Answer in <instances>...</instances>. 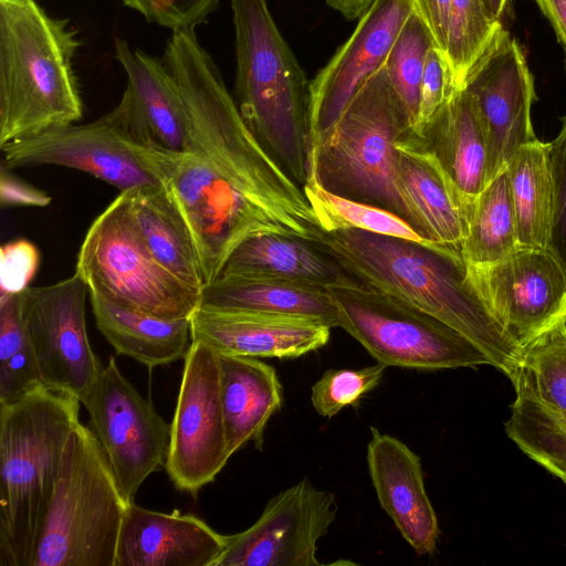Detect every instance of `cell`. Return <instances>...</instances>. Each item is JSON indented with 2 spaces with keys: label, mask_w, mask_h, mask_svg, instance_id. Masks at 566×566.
<instances>
[{
  "label": "cell",
  "mask_w": 566,
  "mask_h": 566,
  "mask_svg": "<svg viewBox=\"0 0 566 566\" xmlns=\"http://www.w3.org/2000/svg\"><path fill=\"white\" fill-rule=\"evenodd\" d=\"M163 61L182 96L186 145H155L147 160L187 221L206 283L251 237L316 242L321 227L303 188L250 130L195 29L174 30Z\"/></svg>",
  "instance_id": "1"
},
{
  "label": "cell",
  "mask_w": 566,
  "mask_h": 566,
  "mask_svg": "<svg viewBox=\"0 0 566 566\" xmlns=\"http://www.w3.org/2000/svg\"><path fill=\"white\" fill-rule=\"evenodd\" d=\"M357 281L394 295L474 342L510 379L522 348L494 319L461 253L358 229L324 231L315 242Z\"/></svg>",
  "instance_id": "2"
},
{
  "label": "cell",
  "mask_w": 566,
  "mask_h": 566,
  "mask_svg": "<svg viewBox=\"0 0 566 566\" xmlns=\"http://www.w3.org/2000/svg\"><path fill=\"white\" fill-rule=\"evenodd\" d=\"M80 402L43 386L0 405V566H33Z\"/></svg>",
  "instance_id": "3"
},
{
  "label": "cell",
  "mask_w": 566,
  "mask_h": 566,
  "mask_svg": "<svg viewBox=\"0 0 566 566\" xmlns=\"http://www.w3.org/2000/svg\"><path fill=\"white\" fill-rule=\"evenodd\" d=\"M78 46L67 19L35 0H0V146L82 118Z\"/></svg>",
  "instance_id": "4"
},
{
  "label": "cell",
  "mask_w": 566,
  "mask_h": 566,
  "mask_svg": "<svg viewBox=\"0 0 566 566\" xmlns=\"http://www.w3.org/2000/svg\"><path fill=\"white\" fill-rule=\"evenodd\" d=\"M235 31V103L268 153L302 188L307 181L311 82L265 0H230Z\"/></svg>",
  "instance_id": "5"
},
{
  "label": "cell",
  "mask_w": 566,
  "mask_h": 566,
  "mask_svg": "<svg viewBox=\"0 0 566 566\" xmlns=\"http://www.w3.org/2000/svg\"><path fill=\"white\" fill-rule=\"evenodd\" d=\"M412 127L382 66L354 95L333 127L310 147L307 181L388 210L417 231L396 176V144Z\"/></svg>",
  "instance_id": "6"
},
{
  "label": "cell",
  "mask_w": 566,
  "mask_h": 566,
  "mask_svg": "<svg viewBox=\"0 0 566 566\" xmlns=\"http://www.w3.org/2000/svg\"><path fill=\"white\" fill-rule=\"evenodd\" d=\"M128 504L93 430L77 422L63 453L33 566H114Z\"/></svg>",
  "instance_id": "7"
},
{
  "label": "cell",
  "mask_w": 566,
  "mask_h": 566,
  "mask_svg": "<svg viewBox=\"0 0 566 566\" xmlns=\"http://www.w3.org/2000/svg\"><path fill=\"white\" fill-rule=\"evenodd\" d=\"M326 291L338 327L386 367L437 370L492 365L461 332L394 295L356 279Z\"/></svg>",
  "instance_id": "8"
},
{
  "label": "cell",
  "mask_w": 566,
  "mask_h": 566,
  "mask_svg": "<svg viewBox=\"0 0 566 566\" xmlns=\"http://www.w3.org/2000/svg\"><path fill=\"white\" fill-rule=\"evenodd\" d=\"M74 273L88 290L160 318H190L200 302V290L170 273L145 244L132 219L126 190L91 223Z\"/></svg>",
  "instance_id": "9"
},
{
  "label": "cell",
  "mask_w": 566,
  "mask_h": 566,
  "mask_svg": "<svg viewBox=\"0 0 566 566\" xmlns=\"http://www.w3.org/2000/svg\"><path fill=\"white\" fill-rule=\"evenodd\" d=\"M158 144L128 90L99 118L70 124L0 146L8 168L60 166L88 174L119 192L161 185L146 154Z\"/></svg>",
  "instance_id": "10"
},
{
  "label": "cell",
  "mask_w": 566,
  "mask_h": 566,
  "mask_svg": "<svg viewBox=\"0 0 566 566\" xmlns=\"http://www.w3.org/2000/svg\"><path fill=\"white\" fill-rule=\"evenodd\" d=\"M81 403L128 503L151 473L166 465L170 426L109 357Z\"/></svg>",
  "instance_id": "11"
},
{
  "label": "cell",
  "mask_w": 566,
  "mask_h": 566,
  "mask_svg": "<svg viewBox=\"0 0 566 566\" xmlns=\"http://www.w3.org/2000/svg\"><path fill=\"white\" fill-rule=\"evenodd\" d=\"M230 457L218 354L192 340L185 357L165 468L178 490L196 495L216 479Z\"/></svg>",
  "instance_id": "12"
},
{
  "label": "cell",
  "mask_w": 566,
  "mask_h": 566,
  "mask_svg": "<svg viewBox=\"0 0 566 566\" xmlns=\"http://www.w3.org/2000/svg\"><path fill=\"white\" fill-rule=\"evenodd\" d=\"M88 289L77 275L19 293L20 314L43 385L84 398L102 370L85 323Z\"/></svg>",
  "instance_id": "13"
},
{
  "label": "cell",
  "mask_w": 566,
  "mask_h": 566,
  "mask_svg": "<svg viewBox=\"0 0 566 566\" xmlns=\"http://www.w3.org/2000/svg\"><path fill=\"white\" fill-rule=\"evenodd\" d=\"M462 90L473 99L484 129L490 182L536 139L531 117L534 78L522 48L503 25L471 67Z\"/></svg>",
  "instance_id": "14"
},
{
  "label": "cell",
  "mask_w": 566,
  "mask_h": 566,
  "mask_svg": "<svg viewBox=\"0 0 566 566\" xmlns=\"http://www.w3.org/2000/svg\"><path fill=\"white\" fill-rule=\"evenodd\" d=\"M469 269L488 310L522 349L566 318V275L547 250L518 247Z\"/></svg>",
  "instance_id": "15"
},
{
  "label": "cell",
  "mask_w": 566,
  "mask_h": 566,
  "mask_svg": "<svg viewBox=\"0 0 566 566\" xmlns=\"http://www.w3.org/2000/svg\"><path fill=\"white\" fill-rule=\"evenodd\" d=\"M336 513L335 495L303 478L271 497L248 530L228 536L212 566H321L317 542Z\"/></svg>",
  "instance_id": "16"
},
{
  "label": "cell",
  "mask_w": 566,
  "mask_h": 566,
  "mask_svg": "<svg viewBox=\"0 0 566 566\" xmlns=\"http://www.w3.org/2000/svg\"><path fill=\"white\" fill-rule=\"evenodd\" d=\"M412 0H374L349 39L311 82L310 147L336 123L360 87L384 66Z\"/></svg>",
  "instance_id": "17"
},
{
  "label": "cell",
  "mask_w": 566,
  "mask_h": 566,
  "mask_svg": "<svg viewBox=\"0 0 566 566\" xmlns=\"http://www.w3.org/2000/svg\"><path fill=\"white\" fill-rule=\"evenodd\" d=\"M190 323L192 340L218 354L253 358L301 357L325 346L332 329L307 316L202 307Z\"/></svg>",
  "instance_id": "18"
},
{
  "label": "cell",
  "mask_w": 566,
  "mask_h": 566,
  "mask_svg": "<svg viewBox=\"0 0 566 566\" xmlns=\"http://www.w3.org/2000/svg\"><path fill=\"white\" fill-rule=\"evenodd\" d=\"M369 475L382 510L418 555L436 551L440 528L424 489L421 460L394 436L370 428Z\"/></svg>",
  "instance_id": "19"
},
{
  "label": "cell",
  "mask_w": 566,
  "mask_h": 566,
  "mask_svg": "<svg viewBox=\"0 0 566 566\" xmlns=\"http://www.w3.org/2000/svg\"><path fill=\"white\" fill-rule=\"evenodd\" d=\"M228 543L192 514L163 513L129 503L114 566H212Z\"/></svg>",
  "instance_id": "20"
},
{
  "label": "cell",
  "mask_w": 566,
  "mask_h": 566,
  "mask_svg": "<svg viewBox=\"0 0 566 566\" xmlns=\"http://www.w3.org/2000/svg\"><path fill=\"white\" fill-rule=\"evenodd\" d=\"M396 147L397 185L418 233L463 255L465 203L412 130Z\"/></svg>",
  "instance_id": "21"
},
{
  "label": "cell",
  "mask_w": 566,
  "mask_h": 566,
  "mask_svg": "<svg viewBox=\"0 0 566 566\" xmlns=\"http://www.w3.org/2000/svg\"><path fill=\"white\" fill-rule=\"evenodd\" d=\"M415 134L468 207L488 184L485 134L471 96L458 92Z\"/></svg>",
  "instance_id": "22"
},
{
  "label": "cell",
  "mask_w": 566,
  "mask_h": 566,
  "mask_svg": "<svg viewBox=\"0 0 566 566\" xmlns=\"http://www.w3.org/2000/svg\"><path fill=\"white\" fill-rule=\"evenodd\" d=\"M218 363L229 452L232 455L250 441L261 450L265 426L283 401L276 370L245 356L218 354Z\"/></svg>",
  "instance_id": "23"
},
{
  "label": "cell",
  "mask_w": 566,
  "mask_h": 566,
  "mask_svg": "<svg viewBox=\"0 0 566 566\" xmlns=\"http://www.w3.org/2000/svg\"><path fill=\"white\" fill-rule=\"evenodd\" d=\"M198 307L307 316L338 327L326 289L268 276L220 274L203 285Z\"/></svg>",
  "instance_id": "24"
},
{
  "label": "cell",
  "mask_w": 566,
  "mask_h": 566,
  "mask_svg": "<svg viewBox=\"0 0 566 566\" xmlns=\"http://www.w3.org/2000/svg\"><path fill=\"white\" fill-rule=\"evenodd\" d=\"M226 273L268 276L324 289L354 279L315 242L280 233L259 234L243 241L226 261L220 274Z\"/></svg>",
  "instance_id": "25"
},
{
  "label": "cell",
  "mask_w": 566,
  "mask_h": 566,
  "mask_svg": "<svg viewBox=\"0 0 566 566\" xmlns=\"http://www.w3.org/2000/svg\"><path fill=\"white\" fill-rule=\"evenodd\" d=\"M99 332L117 354L148 368L185 359L192 344L190 318L166 319L116 304L88 290Z\"/></svg>",
  "instance_id": "26"
},
{
  "label": "cell",
  "mask_w": 566,
  "mask_h": 566,
  "mask_svg": "<svg viewBox=\"0 0 566 566\" xmlns=\"http://www.w3.org/2000/svg\"><path fill=\"white\" fill-rule=\"evenodd\" d=\"M126 191L132 219L155 259L179 280L201 291L206 281L196 242L166 187L147 185Z\"/></svg>",
  "instance_id": "27"
},
{
  "label": "cell",
  "mask_w": 566,
  "mask_h": 566,
  "mask_svg": "<svg viewBox=\"0 0 566 566\" xmlns=\"http://www.w3.org/2000/svg\"><path fill=\"white\" fill-rule=\"evenodd\" d=\"M115 57L127 75V87L157 143L179 151L186 145V117L178 84L164 61L132 50L115 39Z\"/></svg>",
  "instance_id": "28"
},
{
  "label": "cell",
  "mask_w": 566,
  "mask_h": 566,
  "mask_svg": "<svg viewBox=\"0 0 566 566\" xmlns=\"http://www.w3.org/2000/svg\"><path fill=\"white\" fill-rule=\"evenodd\" d=\"M517 223L507 168L486 184L465 212L462 253L469 265H484L513 253Z\"/></svg>",
  "instance_id": "29"
},
{
  "label": "cell",
  "mask_w": 566,
  "mask_h": 566,
  "mask_svg": "<svg viewBox=\"0 0 566 566\" xmlns=\"http://www.w3.org/2000/svg\"><path fill=\"white\" fill-rule=\"evenodd\" d=\"M518 244L547 250L553 210V181L547 143L524 145L507 166Z\"/></svg>",
  "instance_id": "30"
},
{
  "label": "cell",
  "mask_w": 566,
  "mask_h": 566,
  "mask_svg": "<svg viewBox=\"0 0 566 566\" xmlns=\"http://www.w3.org/2000/svg\"><path fill=\"white\" fill-rule=\"evenodd\" d=\"M511 381L517 398L539 401L566 415V318L522 349Z\"/></svg>",
  "instance_id": "31"
},
{
  "label": "cell",
  "mask_w": 566,
  "mask_h": 566,
  "mask_svg": "<svg viewBox=\"0 0 566 566\" xmlns=\"http://www.w3.org/2000/svg\"><path fill=\"white\" fill-rule=\"evenodd\" d=\"M504 429L531 460L566 480V415L539 401L516 397Z\"/></svg>",
  "instance_id": "32"
},
{
  "label": "cell",
  "mask_w": 566,
  "mask_h": 566,
  "mask_svg": "<svg viewBox=\"0 0 566 566\" xmlns=\"http://www.w3.org/2000/svg\"><path fill=\"white\" fill-rule=\"evenodd\" d=\"M18 295H0V405L14 403L44 386Z\"/></svg>",
  "instance_id": "33"
},
{
  "label": "cell",
  "mask_w": 566,
  "mask_h": 566,
  "mask_svg": "<svg viewBox=\"0 0 566 566\" xmlns=\"http://www.w3.org/2000/svg\"><path fill=\"white\" fill-rule=\"evenodd\" d=\"M303 190L324 231L358 229L446 248L426 240L408 222L388 210L334 195L313 181H307Z\"/></svg>",
  "instance_id": "34"
},
{
  "label": "cell",
  "mask_w": 566,
  "mask_h": 566,
  "mask_svg": "<svg viewBox=\"0 0 566 566\" xmlns=\"http://www.w3.org/2000/svg\"><path fill=\"white\" fill-rule=\"evenodd\" d=\"M432 46H437L432 34L413 10L399 31L384 64L413 127L418 118L426 59Z\"/></svg>",
  "instance_id": "35"
},
{
  "label": "cell",
  "mask_w": 566,
  "mask_h": 566,
  "mask_svg": "<svg viewBox=\"0 0 566 566\" xmlns=\"http://www.w3.org/2000/svg\"><path fill=\"white\" fill-rule=\"evenodd\" d=\"M502 25L491 20L482 0H451L446 56L458 92Z\"/></svg>",
  "instance_id": "36"
},
{
  "label": "cell",
  "mask_w": 566,
  "mask_h": 566,
  "mask_svg": "<svg viewBox=\"0 0 566 566\" xmlns=\"http://www.w3.org/2000/svg\"><path fill=\"white\" fill-rule=\"evenodd\" d=\"M387 367L376 365L361 369H328L312 386L311 402L315 411L332 418L347 406L356 405L381 380Z\"/></svg>",
  "instance_id": "37"
},
{
  "label": "cell",
  "mask_w": 566,
  "mask_h": 566,
  "mask_svg": "<svg viewBox=\"0 0 566 566\" xmlns=\"http://www.w3.org/2000/svg\"><path fill=\"white\" fill-rule=\"evenodd\" d=\"M553 181V210L547 251L566 275V115L558 135L547 143Z\"/></svg>",
  "instance_id": "38"
},
{
  "label": "cell",
  "mask_w": 566,
  "mask_h": 566,
  "mask_svg": "<svg viewBox=\"0 0 566 566\" xmlns=\"http://www.w3.org/2000/svg\"><path fill=\"white\" fill-rule=\"evenodd\" d=\"M125 6L139 12L148 22L172 31L195 29L206 23L220 0H122Z\"/></svg>",
  "instance_id": "39"
},
{
  "label": "cell",
  "mask_w": 566,
  "mask_h": 566,
  "mask_svg": "<svg viewBox=\"0 0 566 566\" xmlns=\"http://www.w3.org/2000/svg\"><path fill=\"white\" fill-rule=\"evenodd\" d=\"M457 93L447 56L432 46L426 59L418 118L412 132L418 133Z\"/></svg>",
  "instance_id": "40"
},
{
  "label": "cell",
  "mask_w": 566,
  "mask_h": 566,
  "mask_svg": "<svg viewBox=\"0 0 566 566\" xmlns=\"http://www.w3.org/2000/svg\"><path fill=\"white\" fill-rule=\"evenodd\" d=\"M0 255V295L19 294L27 290L40 264L36 245L25 239L9 241L2 244Z\"/></svg>",
  "instance_id": "41"
},
{
  "label": "cell",
  "mask_w": 566,
  "mask_h": 566,
  "mask_svg": "<svg viewBox=\"0 0 566 566\" xmlns=\"http://www.w3.org/2000/svg\"><path fill=\"white\" fill-rule=\"evenodd\" d=\"M3 163L0 166V203L6 207H39L44 208L52 197L11 172Z\"/></svg>",
  "instance_id": "42"
},
{
  "label": "cell",
  "mask_w": 566,
  "mask_h": 566,
  "mask_svg": "<svg viewBox=\"0 0 566 566\" xmlns=\"http://www.w3.org/2000/svg\"><path fill=\"white\" fill-rule=\"evenodd\" d=\"M413 10L433 36L437 48L447 52L451 0H412Z\"/></svg>",
  "instance_id": "43"
},
{
  "label": "cell",
  "mask_w": 566,
  "mask_h": 566,
  "mask_svg": "<svg viewBox=\"0 0 566 566\" xmlns=\"http://www.w3.org/2000/svg\"><path fill=\"white\" fill-rule=\"evenodd\" d=\"M535 2L552 24L564 49L566 64V0H535Z\"/></svg>",
  "instance_id": "44"
},
{
  "label": "cell",
  "mask_w": 566,
  "mask_h": 566,
  "mask_svg": "<svg viewBox=\"0 0 566 566\" xmlns=\"http://www.w3.org/2000/svg\"><path fill=\"white\" fill-rule=\"evenodd\" d=\"M329 7L342 13L346 19L361 17L374 0H324Z\"/></svg>",
  "instance_id": "45"
},
{
  "label": "cell",
  "mask_w": 566,
  "mask_h": 566,
  "mask_svg": "<svg viewBox=\"0 0 566 566\" xmlns=\"http://www.w3.org/2000/svg\"><path fill=\"white\" fill-rule=\"evenodd\" d=\"M492 21L502 23L506 18L514 0H482Z\"/></svg>",
  "instance_id": "46"
},
{
  "label": "cell",
  "mask_w": 566,
  "mask_h": 566,
  "mask_svg": "<svg viewBox=\"0 0 566 566\" xmlns=\"http://www.w3.org/2000/svg\"><path fill=\"white\" fill-rule=\"evenodd\" d=\"M563 482H564V483H565V485H566V480H563Z\"/></svg>",
  "instance_id": "47"
}]
</instances>
